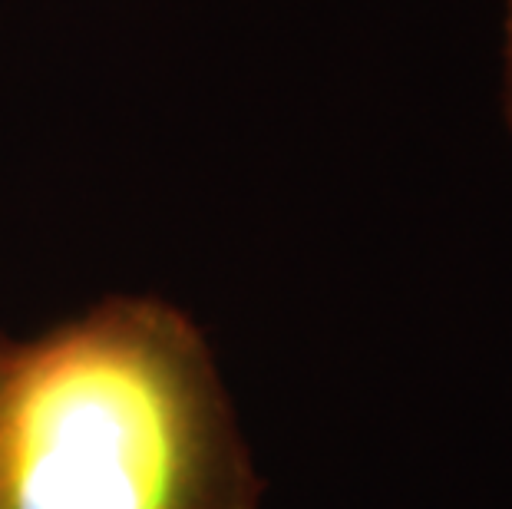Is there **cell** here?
<instances>
[{
  "mask_svg": "<svg viewBox=\"0 0 512 509\" xmlns=\"http://www.w3.org/2000/svg\"><path fill=\"white\" fill-rule=\"evenodd\" d=\"M209 338L156 295H110L14 344L0 509H261Z\"/></svg>",
  "mask_w": 512,
  "mask_h": 509,
  "instance_id": "6da1fadb",
  "label": "cell"
},
{
  "mask_svg": "<svg viewBox=\"0 0 512 509\" xmlns=\"http://www.w3.org/2000/svg\"><path fill=\"white\" fill-rule=\"evenodd\" d=\"M503 116L512 129V0H506L503 17Z\"/></svg>",
  "mask_w": 512,
  "mask_h": 509,
  "instance_id": "7a4b0ae2",
  "label": "cell"
},
{
  "mask_svg": "<svg viewBox=\"0 0 512 509\" xmlns=\"http://www.w3.org/2000/svg\"><path fill=\"white\" fill-rule=\"evenodd\" d=\"M14 344H17V341H7L4 334H0V384H4V374H7L10 354H14Z\"/></svg>",
  "mask_w": 512,
  "mask_h": 509,
  "instance_id": "3957f363",
  "label": "cell"
}]
</instances>
